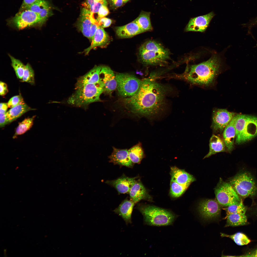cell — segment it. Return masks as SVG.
<instances>
[{
  "instance_id": "9c48e42d",
  "label": "cell",
  "mask_w": 257,
  "mask_h": 257,
  "mask_svg": "<svg viewBox=\"0 0 257 257\" xmlns=\"http://www.w3.org/2000/svg\"><path fill=\"white\" fill-rule=\"evenodd\" d=\"M9 22L19 30L38 24L41 25L44 22L38 15L29 9L19 11Z\"/></svg>"
},
{
  "instance_id": "30bf717a",
  "label": "cell",
  "mask_w": 257,
  "mask_h": 257,
  "mask_svg": "<svg viewBox=\"0 0 257 257\" xmlns=\"http://www.w3.org/2000/svg\"><path fill=\"white\" fill-rule=\"evenodd\" d=\"M215 193L217 201L223 206L237 204L241 200L230 183L221 182L216 188Z\"/></svg>"
},
{
  "instance_id": "c3c4849f",
  "label": "cell",
  "mask_w": 257,
  "mask_h": 257,
  "mask_svg": "<svg viewBox=\"0 0 257 257\" xmlns=\"http://www.w3.org/2000/svg\"><path fill=\"white\" fill-rule=\"evenodd\" d=\"M106 0H94L96 2H100Z\"/></svg>"
},
{
  "instance_id": "5b68a950",
  "label": "cell",
  "mask_w": 257,
  "mask_h": 257,
  "mask_svg": "<svg viewBox=\"0 0 257 257\" xmlns=\"http://www.w3.org/2000/svg\"><path fill=\"white\" fill-rule=\"evenodd\" d=\"M140 59L144 64L154 65H162L169 59V52L160 44L154 41H148L139 50Z\"/></svg>"
},
{
  "instance_id": "7a4b0ae2",
  "label": "cell",
  "mask_w": 257,
  "mask_h": 257,
  "mask_svg": "<svg viewBox=\"0 0 257 257\" xmlns=\"http://www.w3.org/2000/svg\"><path fill=\"white\" fill-rule=\"evenodd\" d=\"M222 65L219 56L213 55L206 61L187 67L182 76L193 84L204 87L211 86L221 73Z\"/></svg>"
},
{
  "instance_id": "bcb514c9",
  "label": "cell",
  "mask_w": 257,
  "mask_h": 257,
  "mask_svg": "<svg viewBox=\"0 0 257 257\" xmlns=\"http://www.w3.org/2000/svg\"><path fill=\"white\" fill-rule=\"evenodd\" d=\"M8 107L7 103H1L0 104V113L6 114Z\"/></svg>"
},
{
  "instance_id": "603a6c76",
  "label": "cell",
  "mask_w": 257,
  "mask_h": 257,
  "mask_svg": "<svg viewBox=\"0 0 257 257\" xmlns=\"http://www.w3.org/2000/svg\"><path fill=\"white\" fill-rule=\"evenodd\" d=\"M170 173L171 180L181 185H190L195 180L192 175L175 166L171 168Z\"/></svg>"
},
{
  "instance_id": "8fae6325",
  "label": "cell",
  "mask_w": 257,
  "mask_h": 257,
  "mask_svg": "<svg viewBox=\"0 0 257 257\" xmlns=\"http://www.w3.org/2000/svg\"><path fill=\"white\" fill-rule=\"evenodd\" d=\"M91 13L90 11L83 8L77 23V27L83 34L91 41L99 25L98 22L95 23L91 20Z\"/></svg>"
},
{
  "instance_id": "836d02e7",
  "label": "cell",
  "mask_w": 257,
  "mask_h": 257,
  "mask_svg": "<svg viewBox=\"0 0 257 257\" xmlns=\"http://www.w3.org/2000/svg\"><path fill=\"white\" fill-rule=\"evenodd\" d=\"M11 65L13 68L18 78L22 79L24 71L25 65L20 60L9 54Z\"/></svg>"
},
{
  "instance_id": "ba28073f",
  "label": "cell",
  "mask_w": 257,
  "mask_h": 257,
  "mask_svg": "<svg viewBox=\"0 0 257 257\" xmlns=\"http://www.w3.org/2000/svg\"><path fill=\"white\" fill-rule=\"evenodd\" d=\"M115 78L118 93L123 97L134 95L139 89L142 82L135 76L128 74L117 73Z\"/></svg>"
},
{
  "instance_id": "83f0119b",
  "label": "cell",
  "mask_w": 257,
  "mask_h": 257,
  "mask_svg": "<svg viewBox=\"0 0 257 257\" xmlns=\"http://www.w3.org/2000/svg\"><path fill=\"white\" fill-rule=\"evenodd\" d=\"M150 12L142 11L138 17L134 20L144 32L152 30L150 19Z\"/></svg>"
},
{
  "instance_id": "e575fe53",
  "label": "cell",
  "mask_w": 257,
  "mask_h": 257,
  "mask_svg": "<svg viewBox=\"0 0 257 257\" xmlns=\"http://www.w3.org/2000/svg\"><path fill=\"white\" fill-rule=\"evenodd\" d=\"M227 207L224 208L226 212L227 215L234 213L246 214L247 208L242 200L238 203Z\"/></svg>"
},
{
  "instance_id": "d6a6232c",
  "label": "cell",
  "mask_w": 257,
  "mask_h": 257,
  "mask_svg": "<svg viewBox=\"0 0 257 257\" xmlns=\"http://www.w3.org/2000/svg\"><path fill=\"white\" fill-rule=\"evenodd\" d=\"M189 185H181L171 180L170 194L171 196L173 197H179L184 192Z\"/></svg>"
},
{
  "instance_id": "f546056e",
  "label": "cell",
  "mask_w": 257,
  "mask_h": 257,
  "mask_svg": "<svg viewBox=\"0 0 257 257\" xmlns=\"http://www.w3.org/2000/svg\"><path fill=\"white\" fill-rule=\"evenodd\" d=\"M227 223L226 227H235L243 226L247 223L246 214L234 213L226 216Z\"/></svg>"
},
{
  "instance_id": "f6af8a7d",
  "label": "cell",
  "mask_w": 257,
  "mask_h": 257,
  "mask_svg": "<svg viewBox=\"0 0 257 257\" xmlns=\"http://www.w3.org/2000/svg\"><path fill=\"white\" fill-rule=\"evenodd\" d=\"M6 114V113H0V128H3L7 124Z\"/></svg>"
},
{
  "instance_id": "7402d4cb",
  "label": "cell",
  "mask_w": 257,
  "mask_h": 257,
  "mask_svg": "<svg viewBox=\"0 0 257 257\" xmlns=\"http://www.w3.org/2000/svg\"><path fill=\"white\" fill-rule=\"evenodd\" d=\"M236 114L224 129L223 133V140L227 150L229 152L234 148L236 133L235 124L236 119Z\"/></svg>"
},
{
  "instance_id": "b9f144b4",
  "label": "cell",
  "mask_w": 257,
  "mask_h": 257,
  "mask_svg": "<svg viewBox=\"0 0 257 257\" xmlns=\"http://www.w3.org/2000/svg\"><path fill=\"white\" fill-rule=\"evenodd\" d=\"M110 7L116 9L121 6L123 4L122 0H108Z\"/></svg>"
},
{
  "instance_id": "1f68e13d",
  "label": "cell",
  "mask_w": 257,
  "mask_h": 257,
  "mask_svg": "<svg viewBox=\"0 0 257 257\" xmlns=\"http://www.w3.org/2000/svg\"><path fill=\"white\" fill-rule=\"evenodd\" d=\"M34 117V116L31 118H26L19 123L16 129L13 137H15L17 136L23 134L30 129L33 125Z\"/></svg>"
},
{
  "instance_id": "e0dca14e",
  "label": "cell",
  "mask_w": 257,
  "mask_h": 257,
  "mask_svg": "<svg viewBox=\"0 0 257 257\" xmlns=\"http://www.w3.org/2000/svg\"><path fill=\"white\" fill-rule=\"evenodd\" d=\"M110 40L109 35L103 28L99 26L91 41L90 45L85 50V53L88 54L92 49L96 47L105 46L109 43Z\"/></svg>"
},
{
  "instance_id": "8992f818",
  "label": "cell",
  "mask_w": 257,
  "mask_h": 257,
  "mask_svg": "<svg viewBox=\"0 0 257 257\" xmlns=\"http://www.w3.org/2000/svg\"><path fill=\"white\" fill-rule=\"evenodd\" d=\"M235 124V143L237 144L250 141L257 136V117L236 114Z\"/></svg>"
},
{
  "instance_id": "7dc6e473",
  "label": "cell",
  "mask_w": 257,
  "mask_h": 257,
  "mask_svg": "<svg viewBox=\"0 0 257 257\" xmlns=\"http://www.w3.org/2000/svg\"><path fill=\"white\" fill-rule=\"evenodd\" d=\"M240 257H257V248Z\"/></svg>"
},
{
  "instance_id": "ac0fdd59",
  "label": "cell",
  "mask_w": 257,
  "mask_h": 257,
  "mask_svg": "<svg viewBox=\"0 0 257 257\" xmlns=\"http://www.w3.org/2000/svg\"><path fill=\"white\" fill-rule=\"evenodd\" d=\"M115 30L117 35L122 38H130L144 32L134 20L124 25L116 27Z\"/></svg>"
},
{
  "instance_id": "60d3db41",
  "label": "cell",
  "mask_w": 257,
  "mask_h": 257,
  "mask_svg": "<svg viewBox=\"0 0 257 257\" xmlns=\"http://www.w3.org/2000/svg\"><path fill=\"white\" fill-rule=\"evenodd\" d=\"M39 0H23L19 11L27 9L31 5Z\"/></svg>"
},
{
  "instance_id": "277c9868",
  "label": "cell",
  "mask_w": 257,
  "mask_h": 257,
  "mask_svg": "<svg viewBox=\"0 0 257 257\" xmlns=\"http://www.w3.org/2000/svg\"><path fill=\"white\" fill-rule=\"evenodd\" d=\"M138 209L143 217L145 224L162 226L172 225L177 217L173 212L155 206L149 205L139 206Z\"/></svg>"
},
{
  "instance_id": "4fadbf2b",
  "label": "cell",
  "mask_w": 257,
  "mask_h": 257,
  "mask_svg": "<svg viewBox=\"0 0 257 257\" xmlns=\"http://www.w3.org/2000/svg\"><path fill=\"white\" fill-rule=\"evenodd\" d=\"M219 204L215 200H203L199 204L198 210L200 215L204 219H210L219 216L221 209Z\"/></svg>"
},
{
  "instance_id": "f907efd6",
  "label": "cell",
  "mask_w": 257,
  "mask_h": 257,
  "mask_svg": "<svg viewBox=\"0 0 257 257\" xmlns=\"http://www.w3.org/2000/svg\"><path fill=\"white\" fill-rule=\"evenodd\" d=\"M256 46H257V44H256Z\"/></svg>"
},
{
  "instance_id": "8d00e7d4",
  "label": "cell",
  "mask_w": 257,
  "mask_h": 257,
  "mask_svg": "<svg viewBox=\"0 0 257 257\" xmlns=\"http://www.w3.org/2000/svg\"><path fill=\"white\" fill-rule=\"evenodd\" d=\"M24 103L21 96L19 95L11 98L7 104L8 107L11 108Z\"/></svg>"
},
{
  "instance_id": "f1b7e54d",
  "label": "cell",
  "mask_w": 257,
  "mask_h": 257,
  "mask_svg": "<svg viewBox=\"0 0 257 257\" xmlns=\"http://www.w3.org/2000/svg\"><path fill=\"white\" fill-rule=\"evenodd\" d=\"M128 153L131 160L134 163H139L145 156L141 143L140 142L128 149Z\"/></svg>"
},
{
  "instance_id": "d4e9b609",
  "label": "cell",
  "mask_w": 257,
  "mask_h": 257,
  "mask_svg": "<svg viewBox=\"0 0 257 257\" xmlns=\"http://www.w3.org/2000/svg\"><path fill=\"white\" fill-rule=\"evenodd\" d=\"M129 193L130 200L135 203L142 199L150 198L145 188L139 181H136L131 188Z\"/></svg>"
},
{
  "instance_id": "4316f807",
  "label": "cell",
  "mask_w": 257,
  "mask_h": 257,
  "mask_svg": "<svg viewBox=\"0 0 257 257\" xmlns=\"http://www.w3.org/2000/svg\"><path fill=\"white\" fill-rule=\"evenodd\" d=\"M226 149L223 140L219 136L213 134L209 140V151L203 159L208 158L217 153L225 152Z\"/></svg>"
},
{
  "instance_id": "ffe728a7",
  "label": "cell",
  "mask_w": 257,
  "mask_h": 257,
  "mask_svg": "<svg viewBox=\"0 0 257 257\" xmlns=\"http://www.w3.org/2000/svg\"><path fill=\"white\" fill-rule=\"evenodd\" d=\"M136 181L135 178L124 176L114 180L107 181L106 183L114 187L120 193H129Z\"/></svg>"
},
{
  "instance_id": "5bb4252c",
  "label": "cell",
  "mask_w": 257,
  "mask_h": 257,
  "mask_svg": "<svg viewBox=\"0 0 257 257\" xmlns=\"http://www.w3.org/2000/svg\"><path fill=\"white\" fill-rule=\"evenodd\" d=\"M215 14L213 12L206 15L191 18L186 26V31H205Z\"/></svg>"
},
{
  "instance_id": "ab89813d",
  "label": "cell",
  "mask_w": 257,
  "mask_h": 257,
  "mask_svg": "<svg viewBox=\"0 0 257 257\" xmlns=\"http://www.w3.org/2000/svg\"><path fill=\"white\" fill-rule=\"evenodd\" d=\"M96 2L94 0H85L82 4V5L84 8L91 12Z\"/></svg>"
},
{
  "instance_id": "2e32d148",
  "label": "cell",
  "mask_w": 257,
  "mask_h": 257,
  "mask_svg": "<svg viewBox=\"0 0 257 257\" xmlns=\"http://www.w3.org/2000/svg\"><path fill=\"white\" fill-rule=\"evenodd\" d=\"M109 161L114 164L131 168L133 163L131 160L127 149H120L113 147V151L109 156Z\"/></svg>"
},
{
  "instance_id": "3957f363",
  "label": "cell",
  "mask_w": 257,
  "mask_h": 257,
  "mask_svg": "<svg viewBox=\"0 0 257 257\" xmlns=\"http://www.w3.org/2000/svg\"><path fill=\"white\" fill-rule=\"evenodd\" d=\"M75 89V91L69 97L67 102L77 107L85 106L100 101V96L104 90L102 82L85 84Z\"/></svg>"
},
{
  "instance_id": "d590c367",
  "label": "cell",
  "mask_w": 257,
  "mask_h": 257,
  "mask_svg": "<svg viewBox=\"0 0 257 257\" xmlns=\"http://www.w3.org/2000/svg\"><path fill=\"white\" fill-rule=\"evenodd\" d=\"M34 73L30 65L27 63L25 65L22 81L31 85L35 84Z\"/></svg>"
},
{
  "instance_id": "484cf974",
  "label": "cell",
  "mask_w": 257,
  "mask_h": 257,
  "mask_svg": "<svg viewBox=\"0 0 257 257\" xmlns=\"http://www.w3.org/2000/svg\"><path fill=\"white\" fill-rule=\"evenodd\" d=\"M34 110L25 103L11 108L6 113L7 124L12 122L27 112Z\"/></svg>"
},
{
  "instance_id": "7c38bea8",
  "label": "cell",
  "mask_w": 257,
  "mask_h": 257,
  "mask_svg": "<svg viewBox=\"0 0 257 257\" xmlns=\"http://www.w3.org/2000/svg\"><path fill=\"white\" fill-rule=\"evenodd\" d=\"M236 114L235 113L226 109H214L213 112L212 125L213 130L215 132H222Z\"/></svg>"
},
{
  "instance_id": "44dd1931",
  "label": "cell",
  "mask_w": 257,
  "mask_h": 257,
  "mask_svg": "<svg viewBox=\"0 0 257 257\" xmlns=\"http://www.w3.org/2000/svg\"><path fill=\"white\" fill-rule=\"evenodd\" d=\"M27 9L38 15L44 22L53 14L49 4L46 0H38L31 5Z\"/></svg>"
},
{
  "instance_id": "7bdbcfd3",
  "label": "cell",
  "mask_w": 257,
  "mask_h": 257,
  "mask_svg": "<svg viewBox=\"0 0 257 257\" xmlns=\"http://www.w3.org/2000/svg\"><path fill=\"white\" fill-rule=\"evenodd\" d=\"M8 92L7 86V84L4 82L0 81V94L2 96L5 95Z\"/></svg>"
},
{
  "instance_id": "4dcf8cb0",
  "label": "cell",
  "mask_w": 257,
  "mask_h": 257,
  "mask_svg": "<svg viewBox=\"0 0 257 257\" xmlns=\"http://www.w3.org/2000/svg\"><path fill=\"white\" fill-rule=\"evenodd\" d=\"M221 236L226 237L232 239L237 245L243 246L247 245L251 242L250 240L245 234L241 232H238L232 235H228L221 233Z\"/></svg>"
},
{
  "instance_id": "cb8c5ba5",
  "label": "cell",
  "mask_w": 257,
  "mask_h": 257,
  "mask_svg": "<svg viewBox=\"0 0 257 257\" xmlns=\"http://www.w3.org/2000/svg\"><path fill=\"white\" fill-rule=\"evenodd\" d=\"M135 203L130 200L125 199L114 211L120 216L127 224L131 223L132 214Z\"/></svg>"
},
{
  "instance_id": "f35d334b",
  "label": "cell",
  "mask_w": 257,
  "mask_h": 257,
  "mask_svg": "<svg viewBox=\"0 0 257 257\" xmlns=\"http://www.w3.org/2000/svg\"><path fill=\"white\" fill-rule=\"evenodd\" d=\"M98 22L99 26L104 28L109 26L112 23V20L104 17L100 18Z\"/></svg>"
},
{
  "instance_id": "6da1fadb",
  "label": "cell",
  "mask_w": 257,
  "mask_h": 257,
  "mask_svg": "<svg viewBox=\"0 0 257 257\" xmlns=\"http://www.w3.org/2000/svg\"><path fill=\"white\" fill-rule=\"evenodd\" d=\"M171 89L169 86L156 81L153 77L144 79L136 94L124 99V105L132 113L139 116L156 115L163 109L166 98Z\"/></svg>"
},
{
  "instance_id": "ee69618b",
  "label": "cell",
  "mask_w": 257,
  "mask_h": 257,
  "mask_svg": "<svg viewBox=\"0 0 257 257\" xmlns=\"http://www.w3.org/2000/svg\"><path fill=\"white\" fill-rule=\"evenodd\" d=\"M243 25H245V26L247 27L248 29V33L249 34H250L251 33V30L252 28L254 26H257V17L252 21H251L248 24Z\"/></svg>"
},
{
  "instance_id": "74e56055",
  "label": "cell",
  "mask_w": 257,
  "mask_h": 257,
  "mask_svg": "<svg viewBox=\"0 0 257 257\" xmlns=\"http://www.w3.org/2000/svg\"><path fill=\"white\" fill-rule=\"evenodd\" d=\"M107 6V5H103L100 8L98 13L99 21L100 18L104 17L109 13V11Z\"/></svg>"
},
{
  "instance_id": "52a82bcc",
  "label": "cell",
  "mask_w": 257,
  "mask_h": 257,
  "mask_svg": "<svg viewBox=\"0 0 257 257\" xmlns=\"http://www.w3.org/2000/svg\"><path fill=\"white\" fill-rule=\"evenodd\" d=\"M230 184L239 196L243 198L252 197L257 193V184L249 172L242 171L230 181Z\"/></svg>"
},
{
  "instance_id": "d6986e66",
  "label": "cell",
  "mask_w": 257,
  "mask_h": 257,
  "mask_svg": "<svg viewBox=\"0 0 257 257\" xmlns=\"http://www.w3.org/2000/svg\"><path fill=\"white\" fill-rule=\"evenodd\" d=\"M102 66L94 67L88 72L77 79L75 88L84 84L89 83H96L102 82L100 71Z\"/></svg>"
},
{
  "instance_id": "681fc988",
  "label": "cell",
  "mask_w": 257,
  "mask_h": 257,
  "mask_svg": "<svg viewBox=\"0 0 257 257\" xmlns=\"http://www.w3.org/2000/svg\"><path fill=\"white\" fill-rule=\"evenodd\" d=\"M123 3H126L129 0H122Z\"/></svg>"
},
{
  "instance_id": "9a60e30c",
  "label": "cell",
  "mask_w": 257,
  "mask_h": 257,
  "mask_svg": "<svg viewBox=\"0 0 257 257\" xmlns=\"http://www.w3.org/2000/svg\"><path fill=\"white\" fill-rule=\"evenodd\" d=\"M100 75L104 85V92L110 94L117 87L115 75L113 71L109 67L102 66Z\"/></svg>"
}]
</instances>
